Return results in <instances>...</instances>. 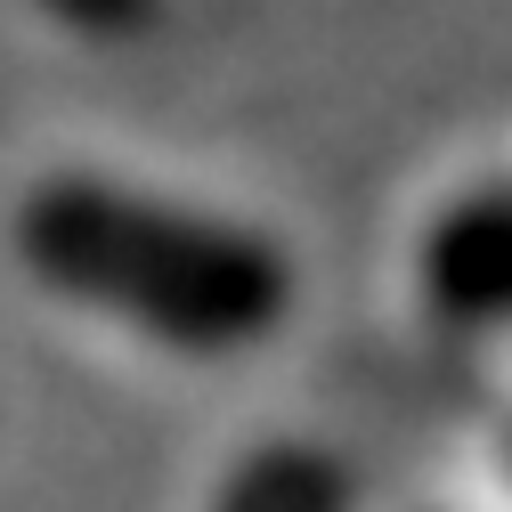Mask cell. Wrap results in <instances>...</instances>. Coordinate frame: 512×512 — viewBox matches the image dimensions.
Returning a JSON list of instances; mask_svg holds the SVG:
<instances>
[{"mask_svg": "<svg viewBox=\"0 0 512 512\" xmlns=\"http://www.w3.org/2000/svg\"><path fill=\"white\" fill-rule=\"evenodd\" d=\"M0 244L41 301L171 366L261 358L301 309V269L277 228L106 163L33 171L9 196Z\"/></svg>", "mask_w": 512, "mask_h": 512, "instance_id": "cell-1", "label": "cell"}, {"mask_svg": "<svg viewBox=\"0 0 512 512\" xmlns=\"http://www.w3.org/2000/svg\"><path fill=\"white\" fill-rule=\"evenodd\" d=\"M407 293L439 334H512V171L456 179L407 236Z\"/></svg>", "mask_w": 512, "mask_h": 512, "instance_id": "cell-2", "label": "cell"}, {"mask_svg": "<svg viewBox=\"0 0 512 512\" xmlns=\"http://www.w3.org/2000/svg\"><path fill=\"white\" fill-rule=\"evenodd\" d=\"M204 512H366L358 464L309 431H269L212 472Z\"/></svg>", "mask_w": 512, "mask_h": 512, "instance_id": "cell-3", "label": "cell"}]
</instances>
